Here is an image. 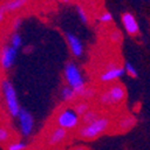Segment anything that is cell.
<instances>
[{
	"label": "cell",
	"instance_id": "6da1fadb",
	"mask_svg": "<svg viewBox=\"0 0 150 150\" xmlns=\"http://www.w3.org/2000/svg\"><path fill=\"white\" fill-rule=\"evenodd\" d=\"M111 118L107 116H100L97 120L92 122L86 125H81L78 130V136L85 141H93L101 135H104L106 131H108L111 126Z\"/></svg>",
	"mask_w": 150,
	"mask_h": 150
},
{
	"label": "cell",
	"instance_id": "7a4b0ae2",
	"mask_svg": "<svg viewBox=\"0 0 150 150\" xmlns=\"http://www.w3.org/2000/svg\"><path fill=\"white\" fill-rule=\"evenodd\" d=\"M126 98V89L125 87L119 83L116 82L112 86H110L106 91L101 92L99 94V104L101 106L105 107H110V106H115V105H119L122 104Z\"/></svg>",
	"mask_w": 150,
	"mask_h": 150
},
{
	"label": "cell",
	"instance_id": "3957f363",
	"mask_svg": "<svg viewBox=\"0 0 150 150\" xmlns=\"http://www.w3.org/2000/svg\"><path fill=\"white\" fill-rule=\"evenodd\" d=\"M64 79L67 85L74 89L76 97H81L82 92L86 87L85 78L82 76L80 68L74 62H68L64 67Z\"/></svg>",
	"mask_w": 150,
	"mask_h": 150
},
{
	"label": "cell",
	"instance_id": "277c9868",
	"mask_svg": "<svg viewBox=\"0 0 150 150\" xmlns=\"http://www.w3.org/2000/svg\"><path fill=\"white\" fill-rule=\"evenodd\" d=\"M55 124L56 126L70 131L76 129L81 124V119L71 107H66L59 111L57 115L55 116Z\"/></svg>",
	"mask_w": 150,
	"mask_h": 150
},
{
	"label": "cell",
	"instance_id": "5b68a950",
	"mask_svg": "<svg viewBox=\"0 0 150 150\" xmlns=\"http://www.w3.org/2000/svg\"><path fill=\"white\" fill-rule=\"evenodd\" d=\"M1 89H3V96H4V100H5L8 113L12 117L17 118L18 113H19V110H21V105H19V101H18L17 92L14 89L13 83L6 79L1 83Z\"/></svg>",
	"mask_w": 150,
	"mask_h": 150
},
{
	"label": "cell",
	"instance_id": "8992f818",
	"mask_svg": "<svg viewBox=\"0 0 150 150\" xmlns=\"http://www.w3.org/2000/svg\"><path fill=\"white\" fill-rule=\"evenodd\" d=\"M125 74L124 67H120L116 63H108V66L105 67V69L100 73L99 80L103 83H108V82H115L119 78H122Z\"/></svg>",
	"mask_w": 150,
	"mask_h": 150
},
{
	"label": "cell",
	"instance_id": "52a82bcc",
	"mask_svg": "<svg viewBox=\"0 0 150 150\" xmlns=\"http://www.w3.org/2000/svg\"><path fill=\"white\" fill-rule=\"evenodd\" d=\"M68 136H69V131H67V130H64L62 127L56 126V127L51 129L48 132L44 142H45V144L48 146L54 148V146H57V145L64 143L68 139Z\"/></svg>",
	"mask_w": 150,
	"mask_h": 150
},
{
	"label": "cell",
	"instance_id": "ba28073f",
	"mask_svg": "<svg viewBox=\"0 0 150 150\" xmlns=\"http://www.w3.org/2000/svg\"><path fill=\"white\" fill-rule=\"evenodd\" d=\"M18 120H19V127H21V132L24 137H29L32 131H33V126H35V120L33 117L30 112L23 107H21L19 113L17 116Z\"/></svg>",
	"mask_w": 150,
	"mask_h": 150
},
{
	"label": "cell",
	"instance_id": "9c48e42d",
	"mask_svg": "<svg viewBox=\"0 0 150 150\" xmlns=\"http://www.w3.org/2000/svg\"><path fill=\"white\" fill-rule=\"evenodd\" d=\"M18 55V50L11 45H4L0 49V66L4 70H8L13 67Z\"/></svg>",
	"mask_w": 150,
	"mask_h": 150
},
{
	"label": "cell",
	"instance_id": "30bf717a",
	"mask_svg": "<svg viewBox=\"0 0 150 150\" xmlns=\"http://www.w3.org/2000/svg\"><path fill=\"white\" fill-rule=\"evenodd\" d=\"M66 38L69 45V49L71 51V54L75 57H81L83 54V44L81 42V40L76 35H74L71 32H67L66 33Z\"/></svg>",
	"mask_w": 150,
	"mask_h": 150
},
{
	"label": "cell",
	"instance_id": "8fae6325",
	"mask_svg": "<svg viewBox=\"0 0 150 150\" xmlns=\"http://www.w3.org/2000/svg\"><path fill=\"white\" fill-rule=\"evenodd\" d=\"M122 23H123V26L125 29V31L131 35V36H136L138 35L139 32V26H138V23L136 21V18L132 13L130 12H126L122 16Z\"/></svg>",
	"mask_w": 150,
	"mask_h": 150
},
{
	"label": "cell",
	"instance_id": "7c38bea8",
	"mask_svg": "<svg viewBox=\"0 0 150 150\" xmlns=\"http://www.w3.org/2000/svg\"><path fill=\"white\" fill-rule=\"evenodd\" d=\"M29 3L30 0H5L3 4H0V7L6 12V14H8V13H13L22 10Z\"/></svg>",
	"mask_w": 150,
	"mask_h": 150
},
{
	"label": "cell",
	"instance_id": "4fadbf2b",
	"mask_svg": "<svg viewBox=\"0 0 150 150\" xmlns=\"http://www.w3.org/2000/svg\"><path fill=\"white\" fill-rule=\"evenodd\" d=\"M136 123H137V119H136L135 116H132V115H124V116H122L117 120L116 125H117V129L118 130H120V131H127V130L132 129L136 125Z\"/></svg>",
	"mask_w": 150,
	"mask_h": 150
},
{
	"label": "cell",
	"instance_id": "5bb4252c",
	"mask_svg": "<svg viewBox=\"0 0 150 150\" xmlns=\"http://www.w3.org/2000/svg\"><path fill=\"white\" fill-rule=\"evenodd\" d=\"M71 108L75 111V113L81 118L86 112L91 108V105H89V103L87 100H80V101H75Z\"/></svg>",
	"mask_w": 150,
	"mask_h": 150
},
{
	"label": "cell",
	"instance_id": "9a60e30c",
	"mask_svg": "<svg viewBox=\"0 0 150 150\" xmlns=\"http://www.w3.org/2000/svg\"><path fill=\"white\" fill-rule=\"evenodd\" d=\"M100 116H101V115L99 113V112H98L97 110H92V108H89V110L86 112V113H85L80 119H81L82 125H86V124H89V123H92V122L97 120Z\"/></svg>",
	"mask_w": 150,
	"mask_h": 150
},
{
	"label": "cell",
	"instance_id": "2e32d148",
	"mask_svg": "<svg viewBox=\"0 0 150 150\" xmlns=\"http://www.w3.org/2000/svg\"><path fill=\"white\" fill-rule=\"evenodd\" d=\"M61 98L64 103H71V101H75V99H76V94H75V92L73 88H70L68 85L64 86L61 91Z\"/></svg>",
	"mask_w": 150,
	"mask_h": 150
},
{
	"label": "cell",
	"instance_id": "e0dca14e",
	"mask_svg": "<svg viewBox=\"0 0 150 150\" xmlns=\"http://www.w3.org/2000/svg\"><path fill=\"white\" fill-rule=\"evenodd\" d=\"M11 141V132L5 126H0V144H6Z\"/></svg>",
	"mask_w": 150,
	"mask_h": 150
},
{
	"label": "cell",
	"instance_id": "ac0fdd59",
	"mask_svg": "<svg viewBox=\"0 0 150 150\" xmlns=\"http://www.w3.org/2000/svg\"><path fill=\"white\" fill-rule=\"evenodd\" d=\"M96 94H97V89H96V88H93V87H87V86H86L80 98H82L83 100H87V101H88V100H91L92 98H94Z\"/></svg>",
	"mask_w": 150,
	"mask_h": 150
},
{
	"label": "cell",
	"instance_id": "d6986e66",
	"mask_svg": "<svg viewBox=\"0 0 150 150\" xmlns=\"http://www.w3.org/2000/svg\"><path fill=\"white\" fill-rule=\"evenodd\" d=\"M76 12H78V16L80 17V21H81L83 24H88V22H89V16H88L87 11L85 10V7H82L81 5H76Z\"/></svg>",
	"mask_w": 150,
	"mask_h": 150
},
{
	"label": "cell",
	"instance_id": "ffe728a7",
	"mask_svg": "<svg viewBox=\"0 0 150 150\" xmlns=\"http://www.w3.org/2000/svg\"><path fill=\"white\" fill-rule=\"evenodd\" d=\"M26 149H28V144L25 142H22V141L12 142L6 148V150H26Z\"/></svg>",
	"mask_w": 150,
	"mask_h": 150
},
{
	"label": "cell",
	"instance_id": "44dd1931",
	"mask_svg": "<svg viewBox=\"0 0 150 150\" xmlns=\"http://www.w3.org/2000/svg\"><path fill=\"white\" fill-rule=\"evenodd\" d=\"M23 44V40H22V36L18 33V32H14L12 36H11V47L16 48L17 50L19 49Z\"/></svg>",
	"mask_w": 150,
	"mask_h": 150
},
{
	"label": "cell",
	"instance_id": "7402d4cb",
	"mask_svg": "<svg viewBox=\"0 0 150 150\" xmlns=\"http://www.w3.org/2000/svg\"><path fill=\"white\" fill-rule=\"evenodd\" d=\"M124 70H125V73H126L127 75H130V76H132V78H137V76H138L136 68H135L132 64H131L130 62H125V64H124Z\"/></svg>",
	"mask_w": 150,
	"mask_h": 150
},
{
	"label": "cell",
	"instance_id": "603a6c76",
	"mask_svg": "<svg viewBox=\"0 0 150 150\" xmlns=\"http://www.w3.org/2000/svg\"><path fill=\"white\" fill-rule=\"evenodd\" d=\"M110 40L113 43H120L123 41V36L118 30H113L110 33Z\"/></svg>",
	"mask_w": 150,
	"mask_h": 150
},
{
	"label": "cell",
	"instance_id": "cb8c5ba5",
	"mask_svg": "<svg viewBox=\"0 0 150 150\" xmlns=\"http://www.w3.org/2000/svg\"><path fill=\"white\" fill-rule=\"evenodd\" d=\"M112 19H113V17H112V14L107 11L103 12L100 16H99V22L103 23V24H107V23H111Z\"/></svg>",
	"mask_w": 150,
	"mask_h": 150
},
{
	"label": "cell",
	"instance_id": "d4e9b609",
	"mask_svg": "<svg viewBox=\"0 0 150 150\" xmlns=\"http://www.w3.org/2000/svg\"><path fill=\"white\" fill-rule=\"evenodd\" d=\"M22 23H23V19H22V18H19V17L16 18V19L13 21V23H12V29H13V30L17 32V30L21 28Z\"/></svg>",
	"mask_w": 150,
	"mask_h": 150
},
{
	"label": "cell",
	"instance_id": "484cf974",
	"mask_svg": "<svg viewBox=\"0 0 150 150\" xmlns=\"http://www.w3.org/2000/svg\"><path fill=\"white\" fill-rule=\"evenodd\" d=\"M6 12L1 8V7H0V24H1V23H4L5 22V19H6Z\"/></svg>",
	"mask_w": 150,
	"mask_h": 150
},
{
	"label": "cell",
	"instance_id": "4316f807",
	"mask_svg": "<svg viewBox=\"0 0 150 150\" xmlns=\"http://www.w3.org/2000/svg\"><path fill=\"white\" fill-rule=\"evenodd\" d=\"M70 150H88V148L82 146V145H79V146H74V148H71Z\"/></svg>",
	"mask_w": 150,
	"mask_h": 150
},
{
	"label": "cell",
	"instance_id": "83f0119b",
	"mask_svg": "<svg viewBox=\"0 0 150 150\" xmlns=\"http://www.w3.org/2000/svg\"><path fill=\"white\" fill-rule=\"evenodd\" d=\"M71 0H61V3H64V4H69Z\"/></svg>",
	"mask_w": 150,
	"mask_h": 150
},
{
	"label": "cell",
	"instance_id": "f1b7e54d",
	"mask_svg": "<svg viewBox=\"0 0 150 150\" xmlns=\"http://www.w3.org/2000/svg\"><path fill=\"white\" fill-rule=\"evenodd\" d=\"M89 1H92V3H97V1H99V0H89Z\"/></svg>",
	"mask_w": 150,
	"mask_h": 150
}]
</instances>
